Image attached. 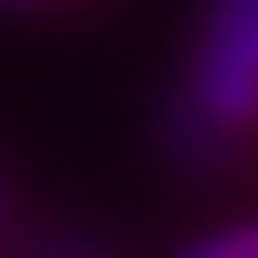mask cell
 <instances>
[{
	"instance_id": "6da1fadb",
	"label": "cell",
	"mask_w": 258,
	"mask_h": 258,
	"mask_svg": "<svg viewBox=\"0 0 258 258\" xmlns=\"http://www.w3.org/2000/svg\"><path fill=\"white\" fill-rule=\"evenodd\" d=\"M198 114L216 126L258 120V0H216L198 54Z\"/></svg>"
},
{
	"instance_id": "7a4b0ae2",
	"label": "cell",
	"mask_w": 258,
	"mask_h": 258,
	"mask_svg": "<svg viewBox=\"0 0 258 258\" xmlns=\"http://www.w3.org/2000/svg\"><path fill=\"white\" fill-rule=\"evenodd\" d=\"M186 258H258V222H234V228H216L204 234Z\"/></svg>"
}]
</instances>
